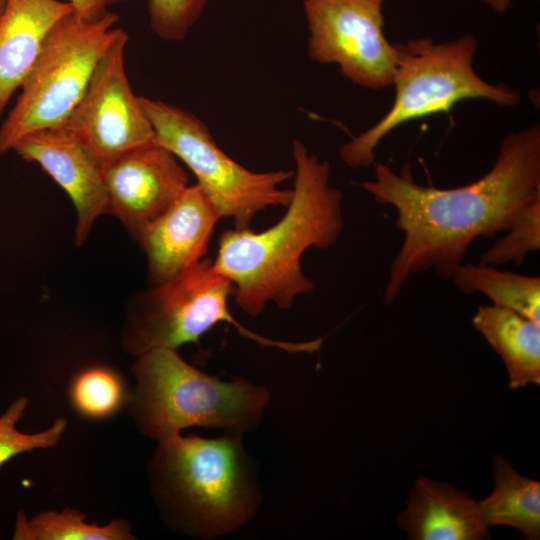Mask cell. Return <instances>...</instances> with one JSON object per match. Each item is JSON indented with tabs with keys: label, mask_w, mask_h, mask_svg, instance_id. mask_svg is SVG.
Masks as SVG:
<instances>
[{
	"label": "cell",
	"mask_w": 540,
	"mask_h": 540,
	"mask_svg": "<svg viewBox=\"0 0 540 540\" xmlns=\"http://www.w3.org/2000/svg\"><path fill=\"white\" fill-rule=\"evenodd\" d=\"M118 19L109 11L86 22L71 12L55 23L0 126V156L31 132L62 127L116 35Z\"/></svg>",
	"instance_id": "52a82bcc"
},
{
	"label": "cell",
	"mask_w": 540,
	"mask_h": 540,
	"mask_svg": "<svg viewBox=\"0 0 540 540\" xmlns=\"http://www.w3.org/2000/svg\"><path fill=\"white\" fill-rule=\"evenodd\" d=\"M27 404V397H19L0 416V467L20 453L56 446L66 429L67 421L58 418L48 429L38 433L26 434L17 430L16 423L23 416Z\"/></svg>",
	"instance_id": "7402d4cb"
},
{
	"label": "cell",
	"mask_w": 540,
	"mask_h": 540,
	"mask_svg": "<svg viewBox=\"0 0 540 540\" xmlns=\"http://www.w3.org/2000/svg\"><path fill=\"white\" fill-rule=\"evenodd\" d=\"M373 166L374 179L360 186L378 204L395 208L396 226L404 234L384 289L389 304L413 275L433 269L451 279L476 239L505 232L540 198V125L509 133L491 170L461 187L422 186L409 163L400 173L383 163Z\"/></svg>",
	"instance_id": "6da1fadb"
},
{
	"label": "cell",
	"mask_w": 540,
	"mask_h": 540,
	"mask_svg": "<svg viewBox=\"0 0 540 540\" xmlns=\"http://www.w3.org/2000/svg\"><path fill=\"white\" fill-rule=\"evenodd\" d=\"M495 487L478 501L485 524L509 526L527 539L540 536V481L519 474L502 456L494 457Z\"/></svg>",
	"instance_id": "e0dca14e"
},
{
	"label": "cell",
	"mask_w": 540,
	"mask_h": 540,
	"mask_svg": "<svg viewBox=\"0 0 540 540\" xmlns=\"http://www.w3.org/2000/svg\"><path fill=\"white\" fill-rule=\"evenodd\" d=\"M102 170L108 214L133 238L189 186L180 160L156 140L124 153Z\"/></svg>",
	"instance_id": "8fae6325"
},
{
	"label": "cell",
	"mask_w": 540,
	"mask_h": 540,
	"mask_svg": "<svg viewBox=\"0 0 540 540\" xmlns=\"http://www.w3.org/2000/svg\"><path fill=\"white\" fill-rule=\"evenodd\" d=\"M70 396L74 407L82 415L103 418L120 407L124 389L115 372L105 367H91L74 379Z\"/></svg>",
	"instance_id": "ffe728a7"
},
{
	"label": "cell",
	"mask_w": 540,
	"mask_h": 540,
	"mask_svg": "<svg viewBox=\"0 0 540 540\" xmlns=\"http://www.w3.org/2000/svg\"><path fill=\"white\" fill-rule=\"evenodd\" d=\"M296 170L286 212L260 232L227 229L218 239L212 260L217 272L234 286L236 305L257 316L268 304L289 309L296 298L314 289L302 269L310 248L327 249L339 239L343 227L342 193L330 184V164L293 141Z\"/></svg>",
	"instance_id": "7a4b0ae2"
},
{
	"label": "cell",
	"mask_w": 540,
	"mask_h": 540,
	"mask_svg": "<svg viewBox=\"0 0 540 540\" xmlns=\"http://www.w3.org/2000/svg\"><path fill=\"white\" fill-rule=\"evenodd\" d=\"M219 212L197 184L189 185L134 239L147 259L151 286L175 277L207 253Z\"/></svg>",
	"instance_id": "4fadbf2b"
},
{
	"label": "cell",
	"mask_w": 540,
	"mask_h": 540,
	"mask_svg": "<svg viewBox=\"0 0 540 540\" xmlns=\"http://www.w3.org/2000/svg\"><path fill=\"white\" fill-rule=\"evenodd\" d=\"M475 329L502 358L510 388L540 384V324L497 305L480 306Z\"/></svg>",
	"instance_id": "2e32d148"
},
{
	"label": "cell",
	"mask_w": 540,
	"mask_h": 540,
	"mask_svg": "<svg viewBox=\"0 0 540 540\" xmlns=\"http://www.w3.org/2000/svg\"><path fill=\"white\" fill-rule=\"evenodd\" d=\"M127 42V32L118 28L62 125L102 168L124 153L155 141L152 123L126 74Z\"/></svg>",
	"instance_id": "9c48e42d"
},
{
	"label": "cell",
	"mask_w": 540,
	"mask_h": 540,
	"mask_svg": "<svg viewBox=\"0 0 540 540\" xmlns=\"http://www.w3.org/2000/svg\"><path fill=\"white\" fill-rule=\"evenodd\" d=\"M234 286L217 272L212 260L202 258L170 280L150 286L129 310L123 334L125 350L139 356L158 348L177 349L199 339L219 323H229L243 337L260 346L288 353H314L325 337L291 342L271 339L240 324L231 314L228 300Z\"/></svg>",
	"instance_id": "8992f818"
},
{
	"label": "cell",
	"mask_w": 540,
	"mask_h": 540,
	"mask_svg": "<svg viewBox=\"0 0 540 540\" xmlns=\"http://www.w3.org/2000/svg\"><path fill=\"white\" fill-rule=\"evenodd\" d=\"M496 12L504 13L509 7L511 0H484Z\"/></svg>",
	"instance_id": "d4e9b609"
},
{
	"label": "cell",
	"mask_w": 540,
	"mask_h": 540,
	"mask_svg": "<svg viewBox=\"0 0 540 540\" xmlns=\"http://www.w3.org/2000/svg\"><path fill=\"white\" fill-rule=\"evenodd\" d=\"M11 150L25 161L37 163L68 194L76 210L75 244L83 245L96 220L108 213L99 163L63 127L31 132L16 141Z\"/></svg>",
	"instance_id": "7c38bea8"
},
{
	"label": "cell",
	"mask_w": 540,
	"mask_h": 540,
	"mask_svg": "<svg viewBox=\"0 0 540 540\" xmlns=\"http://www.w3.org/2000/svg\"><path fill=\"white\" fill-rule=\"evenodd\" d=\"M506 234L495 240L482 254L480 264H523L528 253L540 249V198L526 206L515 218Z\"/></svg>",
	"instance_id": "44dd1931"
},
{
	"label": "cell",
	"mask_w": 540,
	"mask_h": 540,
	"mask_svg": "<svg viewBox=\"0 0 540 540\" xmlns=\"http://www.w3.org/2000/svg\"><path fill=\"white\" fill-rule=\"evenodd\" d=\"M385 0H303L309 57L335 63L342 76L363 88L392 85L396 49L384 34Z\"/></svg>",
	"instance_id": "30bf717a"
},
{
	"label": "cell",
	"mask_w": 540,
	"mask_h": 540,
	"mask_svg": "<svg viewBox=\"0 0 540 540\" xmlns=\"http://www.w3.org/2000/svg\"><path fill=\"white\" fill-rule=\"evenodd\" d=\"M140 99L155 140L192 171L221 218L231 219L234 228H249L261 211L289 204L292 190L280 185L294 175L293 171H250L228 156L192 113L160 100Z\"/></svg>",
	"instance_id": "ba28073f"
},
{
	"label": "cell",
	"mask_w": 540,
	"mask_h": 540,
	"mask_svg": "<svg viewBox=\"0 0 540 540\" xmlns=\"http://www.w3.org/2000/svg\"><path fill=\"white\" fill-rule=\"evenodd\" d=\"M4 7H5V0H0V17L3 13Z\"/></svg>",
	"instance_id": "484cf974"
},
{
	"label": "cell",
	"mask_w": 540,
	"mask_h": 540,
	"mask_svg": "<svg viewBox=\"0 0 540 540\" xmlns=\"http://www.w3.org/2000/svg\"><path fill=\"white\" fill-rule=\"evenodd\" d=\"M242 436L178 434L158 442L151 483L165 516L182 531L202 538L223 536L257 512L262 494Z\"/></svg>",
	"instance_id": "3957f363"
},
{
	"label": "cell",
	"mask_w": 540,
	"mask_h": 540,
	"mask_svg": "<svg viewBox=\"0 0 540 540\" xmlns=\"http://www.w3.org/2000/svg\"><path fill=\"white\" fill-rule=\"evenodd\" d=\"M452 281L464 294L480 292L494 305L540 324V277L501 271L495 266L462 263Z\"/></svg>",
	"instance_id": "ac0fdd59"
},
{
	"label": "cell",
	"mask_w": 540,
	"mask_h": 540,
	"mask_svg": "<svg viewBox=\"0 0 540 540\" xmlns=\"http://www.w3.org/2000/svg\"><path fill=\"white\" fill-rule=\"evenodd\" d=\"M129 0H67L73 7V14L80 20L94 22L103 18L109 7Z\"/></svg>",
	"instance_id": "cb8c5ba5"
},
{
	"label": "cell",
	"mask_w": 540,
	"mask_h": 540,
	"mask_svg": "<svg viewBox=\"0 0 540 540\" xmlns=\"http://www.w3.org/2000/svg\"><path fill=\"white\" fill-rule=\"evenodd\" d=\"M394 46V102L372 127L340 147V159L351 168L373 166L381 140L406 122L449 113L456 103L467 99H486L510 107L520 102L518 91L506 84L486 82L475 72L477 41L471 35L444 43L422 37Z\"/></svg>",
	"instance_id": "5b68a950"
},
{
	"label": "cell",
	"mask_w": 540,
	"mask_h": 540,
	"mask_svg": "<svg viewBox=\"0 0 540 540\" xmlns=\"http://www.w3.org/2000/svg\"><path fill=\"white\" fill-rule=\"evenodd\" d=\"M129 408L140 430L157 442L199 426L243 435L261 421L270 402L267 388L241 377L225 381L187 363L177 349L139 356Z\"/></svg>",
	"instance_id": "277c9868"
},
{
	"label": "cell",
	"mask_w": 540,
	"mask_h": 540,
	"mask_svg": "<svg viewBox=\"0 0 540 540\" xmlns=\"http://www.w3.org/2000/svg\"><path fill=\"white\" fill-rule=\"evenodd\" d=\"M209 0H149L148 14L155 34L167 41H180L199 19Z\"/></svg>",
	"instance_id": "603a6c76"
},
{
	"label": "cell",
	"mask_w": 540,
	"mask_h": 540,
	"mask_svg": "<svg viewBox=\"0 0 540 540\" xmlns=\"http://www.w3.org/2000/svg\"><path fill=\"white\" fill-rule=\"evenodd\" d=\"M397 525L413 540H481L490 537L478 501L449 483L419 476Z\"/></svg>",
	"instance_id": "5bb4252c"
},
{
	"label": "cell",
	"mask_w": 540,
	"mask_h": 540,
	"mask_svg": "<svg viewBox=\"0 0 540 540\" xmlns=\"http://www.w3.org/2000/svg\"><path fill=\"white\" fill-rule=\"evenodd\" d=\"M86 515L76 509L46 511L27 520L19 511L15 523L14 540H132L127 521L117 519L99 526L86 522Z\"/></svg>",
	"instance_id": "d6986e66"
},
{
	"label": "cell",
	"mask_w": 540,
	"mask_h": 540,
	"mask_svg": "<svg viewBox=\"0 0 540 540\" xmlns=\"http://www.w3.org/2000/svg\"><path fill=\"white\" fill-rule=\"evenodd\" d=\"M71 12L72 5L60 0H5L0 17V117L51 28Z\"/></svg>",
	"instance_id": "9a60e30c"
}]
</instances>
